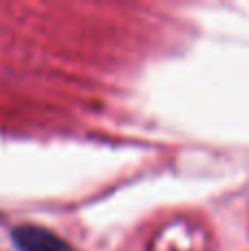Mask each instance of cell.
I'll return each mask as SVG.
<instances>
[{"label":"cell","instance_id":"1","mask_svg":"<svg viewBox=\"0 0 249 251\" xmlns=\"http://www.w3.org/2000/svg\"><path fill=\"white\" fill-rule=\"evenodd\" d=\"M13 243L20 251H69V247L51 231L31 225L13 229Z\"/></svg>","mask_w":249,"mask_h":251}]
</instances>
